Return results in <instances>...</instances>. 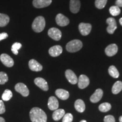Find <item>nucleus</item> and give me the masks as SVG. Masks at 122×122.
<instances>
[{"label": "nucleus", "mask_w": 122, "mask_h": 122, "mask_svg": "<svg viewBox=\"0 0 122 122\" xmlns=\"http://www.w3.org/2000/svg\"><path fill=\"white\" fill-rule=\"evenodd\" d=\"M30 117L32 122H46L47 115L42 109L33 107L30 112Z\"/></svg>", "instance_id": "obj_1"}, {"label": "nucleus", "mask_w": 122, "mask_h": 122, "mask_svg": "<svg viewBox=\"0 0 122 122\" xmlns=\"http://www.w3.org/2000/svg\"><path fill=\"white\" fill-rule=\"evenodd\" d=\"M45 20L43 16H39L35 18L32 24V28L35 32H42L45 27Z\"/></svg>", "instance_id": "obj_2"}, {"label": "nucleus", "mask_w": 122, "mask_h": 122, "mask_svg": "<svg viewBox=\"0 0 122 122\" xmlns=\"http://www.w3.org/2000/svg\"><path fill=\"white\" fill-rule=\"evenodd\" d=\"M83 47V43L79 40H73L68 42L66 45V49L70 53L78 51Z\"/></svg>", "instance_id": "obj_3"}, {"label": "nucleus", "mask_w": 122, "mask_h": 122, "mask_svg": "<svg viewBox=\"0 0 122 122\" xmlns=\"http://www.w3.org/2000/svg\"><path fill=\"white\" fill-rule=\"evenodd\" d=\"M15 89L23 97H27L30 94L28 88H27L26 85L22 83L16 84L15 86Z\"/></svg>", "instance_id": "obj_4"}, {"label": "nucleus", "mask_w": 122, "mask_h": 122, "mask_svg": "<svg viewBox=\"0 0 122 122\" xmlns=\"http://www.w3.org/2000/svg\"><path fill=\"white\" fill-rule=\"evenodd\" d=\"M48 35L50 38L56 41L60 40L62 37V33L59 29L57 28H51L48 30Z\"/></svg>", "instance_id": "obj_5"}, {"label": "nucleus", "mask_w": 122, "mask_h": 122, "mask_svg": "<svg viewBox=\"0 0 122 122\" xmlns=\"http://www.w3.org/2000/svg\"><path fill=\"white\" fill-rule=\"evenodd\" d=\"M0 60L2 62V63L7 67H11L14 65V62L13 58L8 54H5V53L1 55Z\"/></svg>", "instance_id": "obj_6"}, {"label": "nucleus", "mask_w": 122, "mask_h": 122, "mask_svg": "<svg viewBox=\"0 0 122 122\" xmlns=\"http://www.w3.org/2000/svg\"><path fill=\"white\" fill-rule=\"evenodd\" d=\"M106 23L108 24V27H107V31L110 34H113L117 28V22L115 19L113 18H109L106 20Z\"/></svg>", "instance_id": "obj_7"}, {"label": "nucleus", "mask_w": 122, "mask_h": 122, "mask_svg": "<svg viewBox=\"0 0 122 122\" xmlns=\"http://www.w3.org/2000/svg\"><path fill=\"white\" fill-rule=\"evenodd\" d=\"M79 30L81 34L83 36H87L92 30V25L89 23H81L79 25Z\"/></svg>", "instance_id": "obj_8"}, {"label": "nucleus", "mask_w": 122, "mask_h": 122, "mask_svg": "<svg viewBox=\"0 0 122 122\" xmlns=\"http://www.w3.org/2000/svg\"><path fill=\"white\" fill-rule=\"evenodd\" d=\"M56 23L58 25L61 27H65L67 25L70 23V20L68 18L62 14H58L56 18Z\"/></svg>", "instance_id": "obj_9"}, {"label": "nucleus", "mask_w": 122, "mask_h": 122, "mask_svg": "<svg viewBox=\"0 0 122 122\" xmlns=\"http://www.w3.org/2000/svg\"><path fill=\"white\" fill-rule=\"evenodd\" d=\"M34 83L38 87L44 91H48L49 89V86L48 83L45 79L42 77H37L35 79Z\"/></svg>", "instance_id": "obj_10"}, {"label": "nucleus", "mask_w": 122, "mask_h": 122, "mask_svg": "<svg viewBox=\"0 0 122 122\" xmlns=\"http://www.w3.org/2000/svg\"><path fill=\"white\" fill-rule=\"evenodd\" d=\"M52 2V0H33V6L37 9L48 7Z\"/></svg>", "instance_id": "obj_11"}, {"label": "nucleus", "mask_w": 122, "mask_h": 122, "mask_svg": "<svg viewBox=\"0 0 122 122\" xmlns=\"http://www.w3.org/2000/svg\"><path fill=\"white\" fill-rule=\"evenodd\" d=\"M78 86L80 89H84L89 84V79L85 75H81L78 79Z\"/></svg>", "instance_id": "obj_12"}, {"label": "nucleus", "mask_w": 122, "mask_h": 122, "mask_svg": "<svg viewBox=\"0 0 122 122\" xmlns=\"http://www.w3.org/2000/svg\"><path fill=\"white\" fill-rule=\"evenodd\" d=\"M65 75L67 79L72 84H76L78 81V79L75 74L71 70H67L65 72Z\"/></svg>", "instance_id": "obj_13"}, {"label": "nucleus", "mask_w": 122, "mask_h": 122, "mask_svg": "<svg viewBox=\"0 0 122 122\" xmlns=\"http://www.w3.org/2000/svg\"><path fill=\"white\" fill-rule=\"evenodd\" d=\"M118 48L115 44H112L110 45H108L105 49V53L109 57H112V56H115L118 52Z\"/></svg>", "instance_id": "obj_14"}, {"label": "nucleus", "mask_w": 122, "mask_h": 122, "mask_svg": "<svg viewBox=\"0 0 122 122\" xmlns=\"http://www.w3.org/2000/svg\"><path fill=\"white\" fill-rule=\"evenodd\" d=\"M28 65L30 70L33 71H35V72H39V71H41L42 70V65L40 64L35 59H30L29 61Z\"/></svg>", "instance_id": "obj_15"}, {"label": "nucleus", "mask_w": 122, "mask_h": 122, "mask_svg": "<svg viewBox=\"0 0 122 122\" xmlns=\"http://www.w3.org/2000/svg\"><path fill=\"white\" fill-rule=\"evenodd\" d=\"M63 49L60 45H55L51 47L49 50V53L51 57H56L62 54Z\"/></svg>", "instance_id": "obj_16"}, {"label": "nucleus", "mask_w": 122, "mask_h": 122, "mask_svg": "<svg viewBox=\"0 0 122 122\" xmlns=\"http://www.w3.org/2000/svg\"><path fill=\"white\" fill-rule=\"evenodd\" d=\"M103 92L101 89H97L96 90L94 93L91 96L90 100L92 102L97 103L100 101L102 97Z\"/></svg>", "instance_id": "obj_17"}, {"label": "nucleus", "mask_w": 122, "mask_h": 122, "mask_svg": "<svg viewBox=\"0 0 122 122\" xmlns=\"http://www.w3.org/2000/svg\"><path fill=\"white\" fill-rule=\"evenodd\" d=\"M48 106L50 110H56L58 109V101L54 96H51L48 100Z\"/></svg>", "instance_id": "obj_18"}, {"label": "nucleus", "mask_w": 122, "mask_h": 122, "mask_svg": "<svg viewBox=\"0 0 122 122\" xmlns=\"http://www.w3.org/2000/svg\"><path fill=\"white\" fill-rule=\"evenodd\" d=\"M80 1L79 0H70V11L74 14L77 13L80 10Z\"/></svg>", "instance_id": "obj_19"}, {"label": "nucleus", "mask_w": 122, "mask_h": 122, "mask_svg": "<svg viewBox=\"0 0 122 122\" xmlns=\"http://www.w3.org/2000/svg\"><path fill=\"white\" fill-rule=\"evenodd\" d=\"M56 95L62 100H66L69 98L70 94L68 91L63 89H58L56 91Z\"/></svg>", "instance_id": "obj_20"}, {"label": "nucleus", "mask_w": 122, "mask_h": 122, "mask_svg": "<svg viewBox=\"0 0 122 122\" xmlns=\"http://www.w3.org/2000/svg\"><path fill=\"white\" fill-rule=\"evenodd\" d=\"M75 108L79 112H83L85 110V105L84 102L81 99H78L75 102Z\"/></svg>", "instance_id": "obj_21"}, {"label": "nucleus", "mask_w": 122, "mask_h": 122, "mask_svg": "<svg viewBox=\"0 0 122 122\" xmlns=\"http://www.w3.org/2000/svg\"><path fill=\"white\" fill-rule=\"evenodd\" d=\"M65 114V111L63 109H57L54 110L53 113L52 117L53 119L56 121H58L63 117Z\"/></svg>", "instance_id": "obj_22"}, {"label": "nucleus", "mask_w": 122, "mask_h": 122, "mask_svg": "<svg viewBox=\"0 0 122 122\" xmlns=\"http://www.w3.org/2000/svg\"><path fill=\"white\" fill-rule=\"evenodd\" d=\"M10 21V18L8 15L0 13V27H5L7 25Z\"/></svg>", "instance_id": "obj_23"}, {"label": "nucleus", "mask_w": 122, "mask_h": 122, "mask_svg": "<svg viewBox=\"0 0 122 122\" xmlns=\"http://www.w3.org/2000/svg\"><path fill=\"white\" fill-rule=\"evenodd\" d=\"M122 90V82L121 81H117L114 83L112 88V92L114 94H117Z\"/></svg>", "instance_id": "obj_24"}, {"label": "nucleus", "mask_w": 122, "mask_h": 122, "mask_svg": "<svg viewBox=\"0 0 122 122\" xmlns=\"http://www.w3.org/2000/svg\"><path fill=\"white\" fill-rule=\"evenodd\" d=\"M108 71H109V74L110 75L112 76L114 78L117 79L119 76V71L114 66H110Z\"/></svg>", "instance_id": "obj_25"}, {"label": "nucleus", "mask_w": 122, "mask_h": 122, "mask_svg": "<svg viewBox=\"0 0 122 122\" xmlns=\"http://www.w3.org/2000/svg\"><path fill=\"white\" fill-rule=\"evenodd\" d=\"M13 97V93L9 89H6L2 95V99L5 101H8Z\"/></svg>", "instance_id": "obj_26"}, {"label": "nucleus", "mask_w": 122, "mask_h": 122, "mask_svg": "<svg viewBox=\"0 0 122 122\" xmlns=\"http://www.w3.org/2000/svg\"><path fill=\"white\" fill-rule=\"evenodd\" d=\"M99 110L100 111L102 112H106L109 111L111 109V106L109 103L105 102L101 103L99 106Z\"/></svg>", "instance_id": "obj_27"}, {"label": "nucleus", "mask_w": 122, "mask_h": 122, "mask_svg": "<svg viewBox=\"0 0 122 122\" xmlns=\"http://www.w3.org/2000/svg\"><path fill=\"white\" fill-rule=\"evenodd\" d=\"M109 11L112 16H118L120 13V9L117 6H112L109 9Z\"/></svg>", "instance_id": "obj_28"}, {"label": "nucleus", "mask_w": 122, "mask_h": 122, "mask_svg": "<svg viewBox=\"0 0 122 122\" xmlns=\"http://www.w3.org/2000/svg\"><path fill=\"white\" fill-rule=\"evenodd\" d=\"M107 0H96L95 6L97 9H102L104 8L107 4Z\"/></svg>", "instance_id": "obj_29"}, {"label": "nucleus", "mask_w": 122, "mask_h": 122, "mask_svg": "<svg viewBox=\"0 0 122 122\" xmlns=\"http://www.w3.org/2000/svg\"><path fill=\"white\" fill-rule=\"evenodd\" d=\"M22 44L19 42H15L11 46V51L15 55L18 54V50L22 48Z\"/></svg>", "instance_id": "obj_30"}, {"label": "nucleus", "mask_w": 122, "mask_h": 122, "mask_svg": "<svg viewBox=\"0 0 122 122\" xmlns=\"http://www.w3.org/2000/svg\"><path fill=\"white\" fill-rule=\"evenodd\" d=\"M8 76L4 72H0V84H5L8 81Z\"/></svg>", "instance_id": "obj_31"}, {"label": "nucleus", "mask_w": 122, "mask_h": 122, "mask_svg": "<svg viewBox=\"0 0 122 122\" xmlns=\"http://www.w3.org/2000/svg\"><path fill=\"white\" fill-rule=\"evenodd\" d=\"M73 120V115L71 113L65 114L62 118V122H72Z\"/></svg>", "instance_id": "obj_32"}, {"label": "nucleus", "mask_w": 122, "mask_h": 122, "mask_svg": "<svg viewBox=\"0 0 122 122\" xmlns=\"http://www.w3.org/2000/svg\"><path fill=\"white\" fill-rule=\"evenodd\" d=\"M104 122H115V118L111 115H106L104 118Z\"/></svg>", "instance_id": "obj_33"}, {"label": "nucleus", "mask_w": 122, "mask_h": 122, "mask_svg": "<svg viewBox=\"0 0 122 122\" xmlns=\"http://www.w3.org/2000/svg\"><path fill=\"white\" fill-rule=\"evenodd\" d=\"M5 106L4 102H3V101L2 100H0V114H2L5 113Z\"/></svg>", "instance_id": "obj_34"}, {"label": "nucleus", "mask_w": 122, "mask_h": 122, "mask_svg": "<svg viewBox=\"0 0 122 122\" xmlns=\"http://www.w3.org/2000/svg\"><path fill=\"white\" fill-rule=\"evenodd\" d=\"M7 37H8V35H7V33L5 32L0 33V41H1V40H3L6 39Z\"/></svg>", "instance_id": "obj_35"}, {"label": "nucleus", "mask_w": 122, "mask_h": 122, "mask_svg": "<svg viewBox=\"0 0 122 122\" xmlns=\"http://www.w3.org/2000/svg\"><path fill=\"white\" fill-rule=\"evenodd\" d=\"M116 6H118L119 7H122V0H117L115 2Z\"/></svg>", "instance_id": "obj_36"}, {"label": "nucleus", "mask_w": 122, "mask_h": 122, "mask_svg": "<svg viewBox=\"0 0 122 122\" xmlns=\"http://www.w3.org/2000/svg\"><path fill=\"white\" fill-rule=\"evenodd\" d=\"M0 122H5V120L4 119V118L0 117Z\"/></svg>", "instance_id": "obj_37"}, {"label": "nucleus", "mask_w": 122, "mask_h": 122, "mask_svg": "<svg viewBox=\"0 0 122 122\" xmlns=\"http://www.w3.org/2000/svg\"><path fill=\"white\" fill-rule=\"evenodd\" d=\"M119 23H120V25H121L122 26V18H120V19H119Z\"/></svg>", "instance_id": "obj_38"}, {"label": "nucleus", "mask_w": 122, "mask_h": 122, "mask_svg": "<svg viewBox=\"0 0 122 122\" xmlns=\"http://www.w3.org/2000/svg\"><path fill=\"white\" fill-rule=\"evenodd\" d=\"M119 120L120 122H122V116H120L119 117Z\"/></svg>", "instance_id": "obj_39"}, {"label": "nucleus", "mask_w": 122, "mask_h": 122, "mask_svg": "<svg viewBox=\"0 0 122 122\" xmlns=\"http://www.w3.org/2000/svg\"><path fill=\"white\" fill-rule=\"evenodd\" d=\"M80 122H86L85 120H81Z\"/></svg>", "instance_id": "obj_40"}]
</instances>
